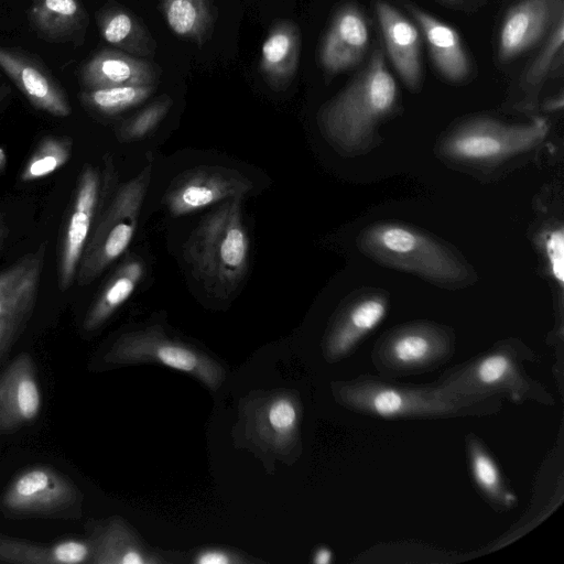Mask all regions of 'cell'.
<instances>
[{"label":"cell","instance_id":"cell-1","mask_svg":"<svg viewBox=\"0 0 564 564\" xmlns=\"http://www.w3.org/2000/svg\"><path fill=\"white\" fill-rule=\"evenodd\" d=\"M334 400L346 410L384 420L482 417L499 413L502 400L442 391L435 382L402 383L362 373L330 384Z\"/></svg>","mask_w":564,"mask_h":564},{"label":"cell","instance_id":"cell-2","mask_svg":"<svg viewBox=\"0 0 564 564\" xmlns=\"http://www.w3.org/2000/svg\"><path fill=\"white\" fill-rule=\"evenodd\" d=\"M539 361L535 350L521 339L510 337L446 369L434 382L444 392L492 397L514 405L536 403L553 406L555 398L552 392L530 376L524 366L525 362Z\"/></svg>","mask_w":564,"mask_h":564},{"label":"cell","instance_id":"cell-3","mask_svg":"<svg viewBox=\"0 0 564 564\" xmlns=\"http://www.w3.org/2000/svg\"><path fill=\"white\" fill-rule=\"evenodd\" d=\"M241 200L223 202L202 219L183 246V258L192 274L218 299L229 297L248 271L249 237Z\"/></svg>","mask_w":564,"mask_h":564},{"label":"cell","instance_id":"cell-4","mask_svg":"<svg viewBox=\"0 0 564 564\" xmlns=\"http://www.w3.org/2000/svg\"><path fill=\"white\" fill-rule=\"evenodd\" d=\"M398 87L376 50L366 67L337 96L325 104L317 122L325 138L344 152L366 147L377 124L394 108Z\"/></svg>","mask_w":564,"mask_h":564},{"label":"cell","instance_id":"cell-5","mask_svg":"<svg viewBox=\"0 0 564 564\" xmlns=\"http://www.w3.org/2000/svg\"><path fill=\"white\" fill-rule=\"evenodd\" d=\"M357 246L371 259L415 273L434 283L456 285L468 278L466 267L430 236L399 223H378L365 228Z\"/></svg>","mask_w":564,"mask_h":564},{"label":"cell","instance_id":"cell-6","mask_svg":"<svg viewBox=\"0 0 564 564\" xmlns=\"http://www.w3.org/2000/svg\"><path fill=\"white\" fill-rule=\"evenodd\" d=\"M456 352V334L433 321H412L386 330L375 343L370 360L377 376L397 380L435 371Z\"/></svg>","mask_w":564,"mask_h":564},{"label":"cell","instance_id":"cell-7","mask_svg":"<svg viewBox=\"0 0 564 564\" xmlns=\"http://www.w3.org/2000/svg\"><path fill=\"white\" fill-rule=\"evenodd\" d=\"M151 173V165H148L118 188L82 254L76 272L80 286L91 283L129 247L137 229Z\"/></svg>","mask_w":564,"mask_h":564},{"label":"cell","instance_id":"cell-8","mask_svg":"<svg viewBox=\"0 0 564 564\" xmlns=\"http://www.w3.org/2000/svg\"><path fill=\"white\" fill-rule=\"evenodd\" d=\"M547 132L549 123L542 118L521 124L477 118L452 130L441 143V153L458 162L495 163L531 150Z\"/></svg>","mask_w":564,"mask_h":564},{"label":"cell","instance_id":"cell-9","mask_svg":"<svg viewBox=\"0 0 564 564\" xmlns=\"http://www.w3.org/2000/svg\"><path fill=\"white\" fill-rule=\"evenodd\" d=\"M82 492L65 474L47 465L19 471L0 499L9 517H73L80 511Z\"/></svg>","mask_w":564,"mask_h":564},{"label":"cell","instance_id":"cell-10","mask_svg":"<svg viewBox=\"0 0 564 564\" xmlns=\"http://www.w3.org/2000/svg\"><path fill=\"white\" fill-rule=\"evenodd\" d=\"M109 364L156 362L186 372L216 390L224 380L223 367L202 351L169 338L151 327L120 336L104 357Z\"/></svg>","mask_w":564,"mask_h":564},{"label":"cell","instance_id":"cell-11","mask_svg":"<svg viewBox=\"0 0 564 564\" xmlns=\"http://www.w3.org/2000/svg\"><path fill=\"white\" fill-rule=\"evenodd\" d=\"M252 189L249 178L223 167H197L180 175L169 187L164 203L173 216H183L234 198Z\"/></svg>","mask_w":564,"mask_h":564},{"label":"cell","instance_id":"cell-12","mask_svg":"<svg viewBox=\"0 0 564 564\" xmlns=\"http://www.w3.org/2000/svg\"><path fill=\"white\" fill-rule=\"evenodd\" d=\"M100 198V174L95 166L86 165L77 182L61 242L58 259V288L61 291H66L76 278L77 268L90 236L89 232Z\"/></svg>","mask_w":564,"mask_h":564},{"label":"cell","instance_id":"cell-13","mask_svg":"<svg viewBox=\"0 0 564 564\" xmlns=\"http://www.w3.org/2000/svg\"><path fill=\"white\" fill-rule=\"evenodd\" d=\"M389 311L386 294L359 295L339 308L329 324L323 343L324 359L329 364L346 359L384 319Z\"/></svg>","mask_w":564,"mask_h":564},{"label":"cell","instance_id":"cell-14","mask_svg":"<svg viewBox=\"0 0 564 564\" xmlns=\"http://www.w3.org/2000/svg\"><path fill=\"white\" fill-rule=\"evenodd\" d=\"M42 405L43 395L34 361L23 352L0 375V435L34 422Z\"/></svg>","mask_w":564,"mask_h":564},{"label":"cell","instance_id":"cell-15","mask_svg":"<svg viewBox=\"0 0 564 564\" xmlns=\"http://www.w3.org/2000/svg\"><path fill=\"white\" fill-rule=\"evenodd\" d=\"M563 0H523L512 7L501 25L498 55L510 61L539 42L563 12Z\"/></svg>","mask_w":564,"mask_h":564},{"label":"cell","instance_id":"cell-16","mask_svg":"<svg viewBox=\"0 0 564 564\" xmlns=\"http://www.w3.org/2000/svg\"><path fill=\"white\" fill-rule=\"evenodd\" d=\"M0 68L36 109L56 117L70 115L72 107L63 88L33 58L17 50L0 47Z\"/></svg>","mask_w":564,"mask_h":564},{"label":"cell","instance_id":"cell-17","mask_svg":"<svg viewBox=\"0 0 564 564\" xmlns=\"http://www.w3.org/2000/svg\"><path fill=\"white\" fill-rule=\"evenodd\" d=\"M376 13L390 61L411 89L421 83V34L415 24L387 1L376 2Z\"/></svg>","mask_w":564,"mask_h":564},{"label":"cell","instance_id":"cell-18","mask_svg":"<svg viewBox=\"0 0 564 564\" xmlns=\"http://www.w3.org/2000/svg\"><path fill=\"white\" fill-rule=\"evenodd\" d=\"M369 29L361 11L346 6L337 11L326 32L319 58L329 73H339L357 65L369 44Z\"/></svg>","mask_w":564,"mask_h":564},{"label":"cell","instance_id":"cell-19","mask_svg":"<svg viewBox=\"0 0 564 564\" xmlns=\"http://www.w3.org/2000/svg\"><path fill=\"white\" fill-rule=\"evenodd\" d=\"M80 82L85 89L155 85L158 70L147 59L135 57L120 50L105 48L83 65Z\"/></svg>","mask_w":564,"mask_h":564},{"label":"cell","instance_id":"cell-20","mask_svg":"<svg viewBox=\"0 0 564 564\" xmlns=\"http://www.w3.org/2000/svg\"><path fill=\"white\" fill-rule=\"evenodd\" d=\"M465 452L471 479L482 500L495 512L514 510L519 498L482 438L474 432L467 433Z\"/></svg>","mask_w":564,"mask_h":564},{"label":"cell","instance_id":"cell-21","mask_svg":"<svg viewBox=\"0 0 564 564\" xmlns=\"http://www.w3.org/2000/svg\"><path fill=\"white\" fill-rule=\"evenodd\" d=\"M408 9L424 35L438 72L451 82L463 80L470 63L457 31L420 8L409 6Z\"/></svg>","mask_w":564,"mask_h":564},{"label":"cell","instance_id":"cell-22","mask_svg":"<svg viewBox=\"0 0 564 564\" xmlns=\"http://www.w3.org/2000/svg\"><path fill=\"white\" fill-rule=\"evenodd\" d=\"M301 405L286 393L269 397L256 409L252 419L254 437L265 447L285 451L299 441Z\"/></svg>","mask_w":564,"mask_h":564},{"label":"cell","instance_id":"cell-23","mask_svg":"<svg viewBox=\"0 0 564 564\" xmlns=\"http://www.w3.org/2000/svg\"><path fill=\"white\" fill-rule=\"evenodd\" d=\"M301 54V33L295 23L280 20L272 25L261 47L260 72L274 89H284L294 78Z\"/></svg>","mask_w":564,"mask_h":564},{"label":"cell","instance_id":"cell-24","mask_svg":"<svg viewBox=\"0 0 564 564\" xmlns=\"http://www.w3.org/2000/svg\"><path fill=\"white\" fill-rule=\"evenodd\" d=\"M91 554L88 540L65 539L41 544L0 534V563L79 564L90 563Z\"/></svg>","mask_w":564,"mask_h":564},{"label":"cell","instance_id":"cell-25","mask_svg":"<svg viewBox=\"0 0 564 564\" xmlns=\"http://www.w3.org/2000/svg\"><path fill=\"white\" fill-rule=\"evenodd\" d=\"M46 243L28 253L0 273V317L34 305L44 264Z\"/></svg>","mask_w":564,"mask_h":564},{"label":"cell","instance_id":"cell-26","mask_svg":"<svg viewBox=\"0 0 564 564\" xmlns=\"http://www.w3.org/2000/svg\"><path fill=\"white\" fill-rule=\"evenodd\" d=\"M30 18L43 37L52 42L74 40L87 24L79 0H34Z\"/></svg>","mask_w":564,"mask_h":564},{"label":"cell","instance_id":"cell-27","mask_svg":"<svg viewBox=\"0 0 564 564\" xmlns=\"http://www.w3.org/2000/svg\"><path fill=\"white\" fill-rule=\"evenodd\" d=\"M102 39L133 56H152L156 43L148 28L131 12L120 7L104 9L98 14Z\"/></svg>","mask_w":564,"mask_h":564},{"label":"cell","instance_id":"cell-28","mask_svg":"<svg viewBox=\"0 0 564 564\" xmlns=\"http://www.w3.org/2000/svg\"><path fill=\"white\" fill-rule=\"evenodd\" d=\"M163 18L178 37L203 45L212 35L217 12L214 0H160Z\"/></svg>","mask_w":564,"mask_h":564},{"label":"cell","instance_id":"cell-29","mask_svg":"<svg viewBox=\"0 0 564 564\" xmlns=\"http://www.w3.org/2000/svg\"><path fill=\"white\" fill-rule=\"evenodd\" d=\"M143 272L144 265L140 259L126 260L107 281L87 312L83 322L84 329L93 332L99 328L131 296Z\"/></svg>","mask_w":564,"mask_h":564},{"label":"cell","instance_id":"cell-30","mask_svg":"<svg viewBox=\"0 0 564 564\" xmlns=\"http://www.w3.org/2000/svg\"><path fill=\"white\" fill-rule=\"evenodd\" d=\"M90 541L93 545L90 563L143 564L160 562L141 549L137 539L120 519L115 518L109 521Z\"/></svg>","mask_w":564,"mask_h":564},{"label":"cell","instance_id":"cell-31","mask_svg":"<svg viewBox=\"0 0 564 564\" xmlns=\"http://www.w3.org/2000/svg\"><path fill=\"white\" fill-rule=\"evenodd\" d=\"M155 85L115 86L86 89L80 95L82 102L99 113L113 116L145 101L154 91Z\"/></svg>","mask_w":564,"mask_h":564},{"label":"cell","instance_id":"cell-32","mask_svg":"<svg viewBox=\"0 0 564 564\" xmlns=\"http://www.w3.org/2000/svg\"><path fill=\"white\" fill-rule=\"evenodd\" d=\"M73 140L68 137L46 135L41 139L23 166L20 180L32 182L63 167L72 156Z\"/></svg>","mask_w":564,"mask_h":564},{"label":"cell","instance_id":"cell-33","mask_svg":"<svg viewBox=\"0 0 564 564\" xmlns=\"http://www.w3.org/2000/svg\"><path fill=\"white\" fill-rule=\"evenodd\" d=\"M564 12H562L547 34L546 43L530 65L525 74V83L530 87L539 86L554 65L561 54L564 40Z\"/></svg>","mask_w":564,"mask_h":564},{"label":"cell","instance_id":"cell-34","mask_svg":"<svg viewBox=\"0 0 564 564\" xmlns=\"http://www.w3.org/2000/svg\"><path fill=\"white\" fill-rule=\"evenodd\" d=\"M171 106L172 99L169 96H162L150 104L121 127L119 139L133 141L144 138L164 119Z\"/></svg>","mask_w":564,"mask_h":564},{"label":"cell","instance_id":"cell-35","mask_svg":"<svg viewBox=\"0 0 564 564\" xmlns=\"http://www.w3.org/2000/svg\"><path fill=\"white\" fill-rule=\"evenodd\" d=\"M34 305H26L0 317V359L29 321Z\"/></svg>","mask_w":564,"mask_h":564},{"label":"cell","instance_id":"cell-36","mask_svg":"<svg viewBox=\"0 0 564 564\" xmlns=\"http://www.w3.org/2000/svg\"><path fill=\"white\" fill-rule=\"evenodd\" d=\"M543 249L552 275L562 286L564 282V234L562 228L546 232L543 239Z\"/></svg>","mask_w":564,"mask_h":564},{"label":"cell","instance_id":"cell-37","mask_svg":"<svg viewBox=\"0 0 564 564\" xmlns=\"http://www.w3.org/2000/svg\"><path fill=\"white\" fill-rule=\"evenodd\" d=\"M195 562L199 564H229L240 562V560L225 551L206 550L196 556Z\"/></svg>","mask_w":564,"mask_h":564},{"label":"cell","instance_id":"cell-38","mask_svg":"<svg viewBox=\"0 0 564 564\" xmlns=\"http://www.w3.org/2000/svg\"><path fill=\"white\" fill-rule=\"evenodd\" d=\"M333 561V552L327 546L316 549L313 562L316 564H329Z\"/></svg>","mask_w":564,"mask_h":564},{"label":"cell","instance_id":"cell-39","mask_svg":"<svg viewBox=\"0 0 564 564\" xmlns=\"http://www.w3.org/2000/svg\"><path fill=\"white\" fill-rule=\"evenodd\" d=\"M8 227L3 219V217L0 215V248L3 245L6 238L8 237Z\"/></svg>","mask_w":564,"mask_h":564},{"label":"cell","instance_id":"cell-40","mask_svg":"<svg viewBox=\"0 0 564 564\" xmlns=\"http://www.w3.org/2000/svg\"><path fill=\"white\" fill-rule=\"evenodd\" d=\"M7 164L6 152L2 148H0V172H2Z\"/></svg>","mask_w":564,"mask_h":564},{"label":"cell","instance_id":"cell-41","mask_svg":"<svg viewBox=\"0 0 564 564\" xmlns=\"http://www.w3.org/2000/svg\"><path fill=\"white\" fill-rule=\"evenodd\" d=\"M10 93V89H8L7 86L1 85L0 86V101L3 100V98Z\"/></svg>","mask_w":564,"mask_h":564},{"label":"cell","instance_id":"cell-42","mask_svg":"<svg viewBox=\"0 0 564 564\" xmlns=\"http://www.w3.org/2000/svg\"><path fill=\"white\" fill-rule=\"evenodd\" d=\"M447 1H453V0H447Z\"/></svg>","mask_w":564,"mask_h":564}]
</instances>
